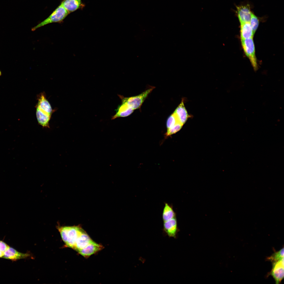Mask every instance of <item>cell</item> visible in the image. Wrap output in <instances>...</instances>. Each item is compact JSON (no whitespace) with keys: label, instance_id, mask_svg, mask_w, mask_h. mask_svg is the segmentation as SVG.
<instances>
[{"label":"cell","instance_id":"1","mask_svg":"<svg viewBox=\"0 0 284 284\" xmlns=\"http://www.w3.org/2000/svg\"><path fill=\"white\" fill-rule=\"evenodd\" d=\"M36 105V114L38 124L43 127L49 128V122L53 111L45 93L38 95Z\"/></svg>","mask_w":284,"mask_h":284},{"label":"cell","instance_id":"7","mask_svg":"<svg viewBox=\"0 0 284 284\" xmlns=\"http://www.w3.org/2000/svg\"><path fill=\"white\" fill-rule=\"evenodd\" d=\"M163 230L169 237H176L178 231L177 222L175 217L163 222Z\"/></svg>","mask_w":284,"mask_h":284},{"label":"cell","instance_id":"3","mask_svg":"<svg viewBox=\"0 0 284 284\" xmlns=\"http://www.w3.org/2000/svg\"><path fill=\"white\" fill-rule=\"evenodd\" d=\"M69 14L68 11L61 4L46 19L33 28L34 31L37 29L50 23L61 22Z\"/></svg>","mask_w":284,"mask_h":284},{"label":"cell","instance_id":"8","mask_svg":"<svg viewBox=\"0 0 284 284\" xmlns=\"http://www.w3.org/2000/svg\"><path fill=\"white\" fill-rule=\"evenodd\" d=\"M103 248L102 245L97 244L92 240L85 247L78 252L84 257H87L101 250Z\"/></svg>","mask_w":284,"mask_h":284},{"label":"cell","instance_id":"19","mask_svg":"<svg viewBox=\"0 0 284 284\" xmlns=\"http://www.w3.org/2000/svg\"><path fill=\"white\" fill-rule=\"evenodd\" d=\"M249 23L254 34L258 28L259 24V21L257 17L252 13Z\"/></svg>","mask_w":284,"mask_h":284},{"label":"cell","instance_id":"6","mask_svg":"<svg viewBox=\"0 0 284 284\" xmlns=\"http://www.w3.org/2000/svg\"><path fill=\"white\" fill-rule=\"evenodd\" d=\"M272 263V268L269 275L273 277L276 284H279L284 278V258Z\"/></svg>","mask_w":284,"mask_h":284},{"label":"cell","instance_id":"9","mask_svg":"<svg viewBox=\"0 0 284 284\" xmlns=\"http://www.w3.org/2000/svg\"><path fill=\"white\" fill-rule=\"evenodd\" d=\"M237 16L241 23L249 22L252 12L248 5H242L237 7Z\"/></svg>","mask_w":284,"mask_h":284},{"label":"cell","instance_id":"5","mask_svg":"<svg viewBox=\"0 0 284 284\" xmlns=\"http://www.w3.org/2000/svg\"><path fill=\"white\" fill-rule=\"evenodd\" d=\"M242 47L246 55L249 59L255 70L257 68L255 49L252 38L241 39Z\"/></svg>","mask_w":284,"mask_h":284},{"label":"cell","instance_id":"2","mask_svg":"<svg viewBox=\"0 0 284 284\" xmlns=\"http://www.w3.org/2000/svg\"><path fill=\"white\" fill-rule=\"evenodd\" d=\"M57 228L66 245L73 249L76 240L83 229L78 226H58Z\"/></svg>","mask_w":284,"mask_h":284},{"label":"cell","instance_id":"15","mask_svg":"<svg viewBox=\"0 0 284 284\" xmlns=\"http://www.w3.org/2000/svg\"><path fill=\"white\" fill-rule=\"evenodd\" d=\"M254 34L249 22L240 24V37L241 39L253 38Z\"/></svg>","mask_w":284,"mask_h":284},{"label":"cell","instance_id":"11","mask_svg":"<svg viewBox=\"0 0 284 284\" xmlns=\"http://www.w3.org/2000/svg\"><path fill=\"white\" fill-rule=\"evenodd\" d=\"M61 4L69 13L79 9H82L85 6L82 0H64Z\"/></svg>","mask_w":284,"mask_h":284},{"label":"cell","instance_id":"14","mask_svg":"<svg viewBox=\"0 0 284 284\" xmlns=\"http://www.w3.org/2000/svg\"><path fill=\"white\" fill-rule=\"evenodd\" d=\"M134 111V110L129 108L126 104L122 103L116 110V113L112 116V119L127 116L131 114Z\"/></svg>","mask_w":284,"mask_h":284},{"label":"cell","instance_id":"10","mask_svg":"<svg viewBox=\"0 0 284 284\" xmlns=\"http://www.w3.org/2000/svg\"><path fill=\"white\" fill-rule=\"evenodd\" d=\"M92 240L82 229L77 238L73 249L78 252L87 246Z\"/></svg>","mask_w":284,"mask_h":284},{"label":"cell","instance_id":"22","mask_svg":"<svg viewBox=\"0 0 284 284\" xmlns=\"http://www.w3.org/2000/svg\"><path fill=\"white\" fill-rule=\"evenodd\" d=\"M4 255V252L0 251V257H3Z\"/></svg>","mask_w":284,"mask_h":284},{"label":"cell","instance_id":"12","mask_svg":"<svg viewBox=\"0 0 284 284\" xmlns=\"http://www.w3.org/2000/svg\"><path fill=\"white\" fill-rule=\"evenodd\" d=\"M173 113L176 117L178 122L183 125L189 117V115L184 106L183 99L182 100L181 103Z\"/></svg>","mask_w":284,"mask_h":284},{"label":"cell","instance_id":"17","mask_svg":"<svg viewBox=\"0 0 284 284\" xmlns=\"http://www.w3.org/2000/svg\"><path fill=\"white\" fill-rule=\"evenodd\" d=\"M284 258V248L279 251L274 252L271 256L267 258V260L272 262L278 261Z\"/></svg>","mask_w":284,"mask_h":284},{"label":"cell","instance_id":"18","mask_svg":"<svg viewBox=\"0 0 284 284\" xmlns=\"http://www.w3.org/2000/svg\"><path fill=\"white\" fill-rule=\"evenodd\" d=\"M182 126L183 125L179 123H177L173 126L167 129V131L165 134V137H168L176 133L181 129Z\"/></svg>","mask_w":284,"mask_h":284},{"label":"cell","instance_id":"4","mask_svg":"<svg viewBox=\"0 0 284 284\" xmlns=\"http://www.w3.org/2000/svg\"><path fill=\"white\" fill-rule=\"evenodd\" d=\"M154 88L153 87L148 89L140 94L134 96L125 97L120 95L119 96L122 103L126 104L129 108L134 110L140 107Z\"/></svg>","mask_w":284,"mask_h":284},{"label":"cell","instance_id":"21","mask_svg":"<svg viewBox=\"0 0 284 284\" xmlns=\"http://www.w3.org/2000/svg\"><path fill=\"white\" fill-rule=\"evenodd\" d=\"M9 247L3 242L0 241V251L4 252Z\"/></svg>","mask_w":284,"mask_h":284},{"label":"cell","instance_id":"13","mask_svg":"<svg viewBox=\"0 0 284 284\" xmlns=\"http://www.w3.org/2000/svg\"><path fill=\"white\" fill-rule=\"evenodd\" d=\"M29 256V254L19 252L13 248L9 247L4 252L3 257L6 259L16 260L25 258Z\"/></svg>","mask_w":284,"mask_h":284},{"label":"cell","instance_id":"20","mask_svg":"<svg viewBox=\"0 0 284 284\" xmlns=\"http://www.w3.org/2000/svg\"><path fill=\"white\" fill-rule=\"evenodd\" d=\"M178 122L176 117L173 113L167 119L166 122V127L167 129L171 127Z\"/></svg>","mask_w":284,"mask_h":284},{"label":"cell","instance_id":"16","mask_svg":"<svg viewBox=\"0 0 284 284\" xmlns=\"http://www.w3.org/2000/svg\"><path fill=\"white\" fill-rule=\"evenodd\" d=\"M175 214L172 207L168 203H165L162 213L163 221H165L175 217Z\"/></svg>","mask_w":284,"mask_h":284}]
</instances>
